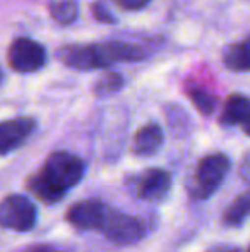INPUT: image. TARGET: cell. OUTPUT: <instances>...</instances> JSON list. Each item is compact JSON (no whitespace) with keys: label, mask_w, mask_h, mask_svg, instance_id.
<instances>
[{"label":"cell","mask_w":250,"mask_h":252,"mask_svg":"<svg viewBox=\"0 0 250 252\" xmlns=\"http://www.w3.org/2000/svg\"><path fill=\"white\" fill-rule=\"evenodd\" d=\"M125 79L120 72H115V70H107L103 76H100L96 81H94L93 86V93L100 98L110 96V94H115L124 88Z\"/></svg>","instance_id":"obj_16"},{"label":"cell","mask_w":250,"mask_h":252,"mask_svg":"<svg viewBox=\"0 0 250 252\" xmlns=\"http://www.w3.org/2000/svg\"><path fill=\"white\" fill-rule=\"evenodd\" d=\"M250 117V98L244 94H231L223 106L220 115V124L230 127L237 124H244Z\"/></svg>","instance_id":"obj_12"},{"label":"cell","mask_w":250,"mask_h":252,"mask_svg":"<svg viewBox=\"0 0 250 252\" xmlns=\"http://www.w3.org/2000/svg\"><path fill=\"white\" fill-rule=\"evenodd\" d=\"M206 252H240V249L238 247H235V246H214V247H211L209 251H206Z\"/></svg>","instance_id":"obj_23"},{"label":"cell","mask_w":250,"mask_h":252,"mask_svg":"<svg viewBox=\"0 0 250 252\" xmlns=\"http://www.w3.org/2000/svg\"><path fill=\"white\" fill-rule=\"evenodd\" d=\"M240 173H242V179L250 182V155L244 159V163H242Z\"/></svg>","instance_id":"obj_22"},{"label":"cell","mask_w":250,"mask_h":252,"mask_svg":"<svg viewBox=\"0 0 250 252\" xmlns=\"http://www.w3.org/2000/svg\"><path fill=\"white\" fill-rule=\"evenodd\" d=\"M100 232L110 242L118 244V246H129V244L139 242L146 235V226L136 216L110 208Z\"/></svg>","instance_id":"obj_3"},{"label":"cell","mask_w":250,"mask_h":252,"mask_svg":"<svg viewBox=\"0 0 250 252\" xmlns=\"http://www.w3.org/2000/svg\"><path fill=\"white\" fill-rule=\"evenodd\" d=\"M36 206L28 197L12 194L0 201V226L14 232H29L36 225Z\"/></svg>","instance_id":"obj_4"},{"label":"cell","mask_w":250,"mask_h":252,"mask_svg":"<svg viewBox=\"0 0 250 252\" xmlns=\"http://www.w3.org/2000/svg\"><path fill=\"white\" fill-rule=\"evenodd\" d=\"M28 189L33 192L34 197H38L40 201L47 202V204H54V202H58L65 194L62 190H58L54 184H50L47 179L43 177V173L38 172L28 180Z\"/></svg>","instance_id":"obj_13"},{"label":"cell","mask_w":250,"mask_h":252,"mask_svg":"<svg viewBox=\"0 0 250 252\" xmlns=\"http://www.w3.org/2000/svg\"><path fill=\"white\" fill-rule=\"evenodd\" d=\"M223 63L233 72H247L250 70V34L244 40L231 43L223 52Z\"/></svg>","instance_id":"obj_11"},{"label":"cell","mask_w":250,"mask_h":252,"mask_svg":"<svg viewBox=\"0 0 250 252\" xmlns=\"http://www.w3.org/2000/svg\"><path fill=\"white\" fill-rule=\"evenodd\" d=\"M230 170V158L224 153H213L204 156L195 170L194 184L189 187V194L194 199H206L213 196Z\"/></svg>","instance_id":"obj_2"},{"label":"cell","mask_w":250,"mask_h":252,"mask_svg":"<svg viewBox=\"0 0 250 252\" xmlns=\"http://www.w3.org/2000/svg\"><path fill=\"white\" fill-rule=\"evenodd\" d=\"M110 206L105 202L89 199L72 204L67 211V221L79 230H98L100 232Z\"/></svg>","instance_id":"obj_7"},{"label":"cell","mask_w":250,"mask_h":252,"mask_svg":"<svg viewBox=\"0 0 250 252\" xmlns=\"http://www.w3.org/2000/svg\"><path fill=\"white\" fill-rule=\"evenodd\" d=\"M249 252H250V249H249Z\"/></svg>","instance_id":"obj_26"},{"label":"cell","mask_w":250,"mask_h":252,"mask_svg":"<svg viewBox=\"0 0 250 252\" xmlns=\"http://www.w3.org/2000/svg\"><path fill=\"white\" fill-rule=\"evenodd\" d=\"M187 94L192 101V105L197 108V112L204 117H209L214 113L218 106V100L211 91H207L206 88H200V86H190L187 90Z\"/></svg>","instance_id":"obj_17"},{"label":"cell","mask_w":250,"mask_h":252,"mask_svg":"<svg viewBox=\"0 0 250 252\" xmlns=\"http://www.w3.org/2000/svg\"><path fill=\"white\" fill-rule=\"evenodd\" d=\"M149 2L151 0H115V3H117L122 10H129V12L144 9Z\"/></svg>","instance_id":"obj_20"},{"label":"cell","mask_w":250,"mask_h":252,"mask_svg":"<svg viewBox=\"0 0 250 252\" xmlns=\"http://www.w3.org/2000/svg\"><path fill=\"white\" fill-rule=\"evenodd\" d=\"M171 175L163 168H151L137 182V196L142 201H160L170 192Z\"/></svg>","instance_id":"obj_9"},{"label":"cell","mask_w":250,"mask_h":252,"mask_svg":"<svg viewBox=\"0 0 250 252\" xmlns=\"http://www.w3.org/2000/svg\"><path fill=\"white\" fill-rule=\"evenodd\" d=\"M3 81V74H2V70H0V83Z\"/></svg>","instance_id":"obj_25"},{"label":"cell","mask_w":250,"mask_h":252,"mask_svg":"<svg viewBox=\"0 0 250 252\" xmlns=\"http://www.w3.org/2000/svg\"><path fill=\"white\" fill-rule=\"evenodd\" d=\"M242 129H244V132L247 134V136H250V117L245 120L244 124H242Z\"/></svg>","instance_id":"obj_24"},{"label":"cell","mask_w":250,"mask_h":252,"mask_svg":"<svg viewBox=\"0 0 250 252\" xmlns=\"http://www.w3.org/2000/svg\"><path fill=\"white\" fill-rule=\"evenodd\" d=\"M91 12H93L94 19H96L98 23H103V24H115L117 23V19L113 17L111 10L108 9L103 2H94L93 5H91Z\"/></svg>","instance_id":"obj_19"},{"label":"cell","mask_w":250,"mask_h":252,"mask_svg":"<svg viewBox=\"0 0 250 252\" xmlns=\"http://www.w3.org/2000/svg\"><path fill=\"white\" fill-rule=\"evenodd\" d=\"M36 129V120L31 117H19L0 122V156L9 155L21 148Z\"/></svg>","instance_id":"obj_8"},{"label":"cell","mask_w":250,"mask_h":252,"mask_svg":"<svg viewBox=\"0 0 250 252\" xmlns=\"http://www.w3.org/2000/svg\"><path fill=\"white\" fill-rule=\"evenodd\" d=\"M19 252H69V251L57 246H52V244H36V246H29Z\"/></svg>","instance_id":"obj_21"},{"label":"cell","mask_w":250,"mask_h":252,"mask_svg":"<svg viewBox=\"0 0 250 252\" xmlns=\"http://www.w3.org/2000/svg\"><path fill=\"white\" fill-rule=\"evenodd\" d=\"M163 141H165L163 129H161L158 124H146V126L140 127L136 132V136H134L132 151H134V155L147 158V156L156 155V153L161 150Z\"/></svg>","instance_id":"obj_10"},{"label":"cell","mask_w":250,"mask_h":252,"mask_svg":"<svg viewBox=\"0 0 250 252\" xmlns=\"http://www.w3.org/2000/svg\"><path fill=\"white\" fill-rule=\"evenodd\" d=\"M10 69L21 74L36 72L47 63V50L43 45L26 36H19L10 43L7 52Z\"/></svg>","instance_id":"obj_5"},{"label":"cell","mask_w":250,"mask_h":252,"mask_svg":"<svg viewBox=\"0 0 250 252\" xmlns=\"http://www.w3.org/2000/svg\"><path fill=\"white\" fill-rule=\"evenodd\" d=\"M247 216H250V189L245 190L244 194H240L228 206L223 216V223L230 226H240Z\"/></svg>","instance_id":"obj_15"},{"label":"cell","mask_w":250,"mask_h":252,"mask_svg":"<svg viewBox=\"0 0 250 252\" xmlns=\"http://www.w3.org/2000/svg\"><path fill=\"white\" fill-rule=\"evenodd\" d=\"M165 115L168 117V124H170L171 130L175 134H185L190 129V119L185 113V110L178 105H168L165 106Z\"/></svg>","instance_id":"obj_18"},{"label":"cell","mask_w":250,"mask_h":252,"mask_svg":"<svg viewBox=\"0 0 250 252\" xmlns=\"http://www.w3.org/2000/svg\"><path fill=\"white\" fill-rule=\"evenodd\" d=\"M48 12L57 24L69 26L77 19L79 5L77 0H48Z\"/></svg>","instance_id":"obj_14"},{"label":"cell","mask_w":250,"mask_h":252,"mask_svg":"<svg viewBox=\"0 0 250 252\" xmlns=\"http://www.w3.org/2000/svg\"><path fill=\"white\" fill-rule=\"evenodd\" d=\"M40 172L48 182L54 184L63 194H67L83 180L84 163L79 156L69 151H55L47 158L45 166Z\"/></svg>","instance_id":"obj_1"},{"label":"cell","mask_w":250,"mask_h":252,"mask_svg":"<svg viewBox=\"0 0 250 252\" xmlns=\"http://www.w3.org/2000/svg\"><path fill=\"white\" fill-rule=\"evenodd\" d=\"M57 59L63 65L77 70L108 69V62L103 55L100 43L94 45H65L57 50Z\"/></svg>","instance_id":"obj_6"}]
</instances>
